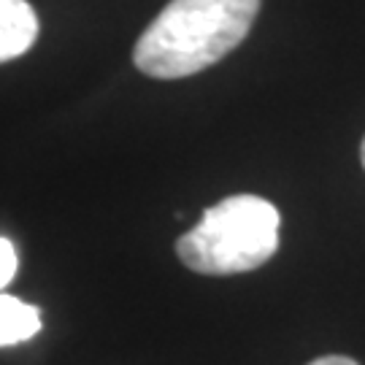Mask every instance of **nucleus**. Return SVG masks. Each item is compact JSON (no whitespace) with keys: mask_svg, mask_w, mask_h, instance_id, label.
Here are the masks:
<instances>
[{"mask_svg":"<svg viewBox=\"0 0 365 365\" xmlns=\"http://www.w3.org/2000/svg\"><path fill=\"white\" fill-rule=\"evenodd\" d=\"M260 0H170L135 41L133 63L152 78L195 76L249 36Z\"/></svg>","mask_w":365,"mask_h":365,"instance_id":"nucleus-1","label":"nucleus"},{"mask_svg":"<svg viewBox=\"0 0 365 365\" xmlns=\"http://www.w3.org/2000/svg\"><path fill=\"white\" fill-rule=\"evenodd\" d=\"M279 211L260 195H230L176 241L179 260L203 276L255 271L279 249Z\"/></svg>","mask_w":365,"mask_h":365,"instance_id":"nucleus-2","label":"nucleus"},{"mask_svg":"<svg viewBox=\"0 0 365 365\" xmlns=\"http://www.w3.org/2000/svg\"><path fill=\"white\" fill-rule=\"evenodd\" d=\"M38 16L27 0H0V60L11 63L36 43Z\"/></svg>","mask_w":365,"mask_h":365,"instance_id":"nucleus-3","label":"nucleus"},{"mask_svg":"<svg viewBox=\"0 0 365 365\" xmlns=\"http://www.w3.org/2000/svg\"><path fill=\"white\" fill-rule=\"evenodd\" d=\"M41 330V312L25 300L14 298L9 292L0 295V344L16 346L25 344Z\"/></svg>","mask_w":365,"mask_h":365,"instance_id":"nucleus-4","label":"nucleus"},{"mask_svg":"<svg viewBox=\"0 0 365 365\" xmlns=\"http://www.w3.org/2000/svg\"><path fill=\"white\" fill-rule=\"evenodd\" d=\"M14 276H16V252L11 241L3 235L0 238V287H9Z\"/></svg>","mask_w":365,"mask_h":365,"instance_id":"nucleus-5","label":"nucleus"},{"mask_svg":"<svg viewBox=\"0 0 365 365\" xmlns=\"http://www.w3.org/2000/svg\"><path fill=\"white\" fill-rule=\"evenodd\" d=\"M309 365H357L352 357H344V354H325V357H317Z\"/></svg>","mask_w":365,"mask_h":365,"instance_id":"nucleus-6","label":"nucleus"},{"mask_svg":"<svg viewBox=\"0 0 365 365\" xmlns=\"http://www.w3.org/2000/svg\"><path fill=\"white\" fill-rule=\"evenodd\" d=\"M360 160H363V168H365V141H363V149H360Z\"/></svg>","mask_w":365,"mask_h":365,"instance_id":"nucleus-7","label":"nucleus"}]
</instances>
